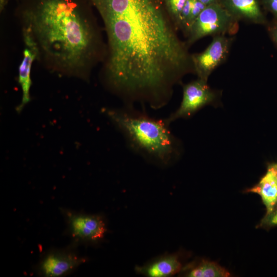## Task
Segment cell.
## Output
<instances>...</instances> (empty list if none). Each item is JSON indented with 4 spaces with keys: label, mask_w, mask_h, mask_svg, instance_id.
Listing matches in <instances>:
<instances>
[{
    "label": "cell",
    "mask_w": 277,
    "mask_h": 277,
    "mask_svg": "<svg viewBox=\"0 0 277 277\" xmlns=\"http://www.w3.org/2000/svg\"><path fill=\"white\" fill-rule=\"evenodd\" d=\"M102 21L107 53L100 76L126 104L159 109L194 73L191 54L164 0H87Z\"/></svg>",
    "instance_id": "6da1fadb"
},
{
    "label": "cell",
    "mask_w": 277,
    "mask_h": 277,
    "mask_svg": "<svg viewBox=\"0 0 277 277\" xmlns=\"http://www.w3.org/2000/svg\"><path fill=\"white\" fill-rule=\"evenodd\" d=\"M15 14L25 46L61 75L89 80L106 56L107 44L87 0H18Z\"/></svg>",
    "instance_id": "7a4b0ae2"
},
{
    "label": "cell",
    "mask_w": 277,
    "mask_h": 277,
    "mask_svg": "<svg viewBox=\"0 0 277 277\" xmlns=\"http://www.w3.org/2000/svg\"><path fill=\"white\" fill-rule=\"evenodd\" d=\"M102 111L121 133L130 149L146 160L167 166L180 157L181 144L165 118L152 117L129 104L104 108Z\"/></svg>",
    "instance_id": "3957f363"
},
{
    "label": "cell",
    "mask_w": 277,
    "mask_h": 277,
    "mask_svg": "<svg viewBox=\"0 0 277 277\" xmlns=\"http://www.w3.org/2000/svg\"><path fill=\"white\" fill-rule=\"evenodd\" d=\"M238 20L219 2L207 6L192 25L185 41L188 46L203 37L233 31Z\"/></svg>",
    "instance_id": "277c9868"
},
{
    "label": "cell",
    "mask_w": 277,
    "mask_h": 277,
    "mask_svg": "<svg viewBox=\"0 0 277 277\" xmlns=\"http://www.w3.org/2000/svg\"><path fill=\"white\" fill-rule=\"evenodd\" d=\"M183 97L179 108L165 120L170 124L179 118H189L208 105H221V93L212 89L207 82L197 78L182 84Z\"/></svg>",
    "instance_id": "5b68a950"
},
{
    "label": "cell",
    "mask_w": 277,
    "mask_h": 277,
    "mask_svg": "<svg viewBox=\"0 0 277 277\" xmlns=\"http://www.w3.org/2000/svg\"><path fill=\"white\" fill-rule=\"evenodd\" d=\"M232 42V38L225 35H215L203 52L191 54L194 74L197 78L208 81L212 72L226 61Z\"/></svg>",
    "instance_id": "8992f818"
},
{
    "label": "cell",
    "mask_w": 277,
    "mask_h": 277,
    "mask_svg": "<svg viewBox=\"0 0 277 277\" xmlns=\"http://www.w3.org/2000/svg\"><path fill=\"white\" fill-rule=\"evenodd\" d=\"M243 192L258 194L265 207V213L271 212L277 205V161L267 162L265 172L258 183Z\"/></svg>",
    "instance_id": "52a82bcc"
},
{
    "label": "cell",
    "mask_w": 277,
    "mask_h": 277,
    "mask_svg": "<svg viewBox=\"0 0 277 277\" xmlns=\"http://www.w3.org/2000/svg\"><path fill=\"white\" fill-rule=\"evenodd\" d=\"M69 225L72 235L84 240H100L106 231L104 221L97 215H71Z\"/></svg>",
    "instance_id": "ba28073f"
},
{
    "label": "cell",
    "mask_w": 277,
    "mask_h": 277,
    "mask_svg": "<svg viewBox=\"0 0 277 277\" xmlns=\"http://www.w3.org/2000/svg\"><path fill=\"white\" fill-rule=\"evenodd\" d=\"M82 262L75 254L55 252L47 255L41 264L40 269L46 276L57 277L72 271Z\"/></svg>",
    "instance_id": "9c48e42d"
},
{
    "label": "cell",
    "mask_w": 277,
    "mask_h": 277,
    "mask_svg": "<svg viewBox=\"0 0 277 277\" xmlns=\"http://www.w3.org/2000/svg\"><path fill=\"white\" fill-rule=\"evenodd\" d=\"M221 4L238 21L243 19L261 25L267 24L258 0H223Z\"/></svg>",
    "instance_id": "30bf717a"
},
{
    "label": "cell",
    "mask_w": 277,
    "mask_h": 277,
    "mask_svg": "<svg viewBox=\"0 0 277 277\" xmlns=\"http://www.w3.org/2000/svg\"><path fill=\"white\" fill-rule=\"evenodd\" d=\"M35 60H36V52L32 48L25 46L23 51V58L18 68V83L22 89V97L20 104L16 109L18 112H20L30 101L31 71Z\"/></svg>",
    "instance_id": "8fae6325"
},
{
    "label": "cell",
    "mask_w": 277,
    "mask_h": 277,
    "mask_svg": "<svg viewBox=\"0 0 277 277\" xmlns=\"http://www.w3.org/2000/svg\"><path fill=\"white\" fill-rule=\"evenodd\" d=\"M182 269L179 257L176 254L162 256L137 270L150 277H165L174 275Z\"/></svg>",
    "instance_id": "7c38bea8"
},
{
    "label": "cell",
    "mask_w": 277,
    "mask_h": 277,
    "mask_svg": "<svg viewBox=\"0 0 277 277\" xmlns=\"http://www.w3.org/2000/svg\"><path fill=\"white\" fill-rule=\"evenodd\" d=\"M184 275L189 277H228L230 273L216 262L201 259L183 268Z\"/></svg>",
    "instance_id": "4fadbf2b"
},
{
    "label": "cell",
    "mask_w": 277,
    "mask_h": 277,
    "mask_svg": "<svg viewBox=\"0 0 277 277\" xmlns=\"http://www.w3.org/2000/svg\"><path fill=\"white\" fill-rule=\"evenodd\" d=\"M187 0H164L167 11L179 31L180 14Z\"/></svg>",
    "instance_id": "5bb4252c"
},
{
    "label": "cell",
    "mask_w": 277,
    "mask_h": 277,
    "mask_svg": "<svg viewBox=\"0 0 277 277\" xmlns=\"http://www.w3.org/2000/svg\"><path fill=\"white\" fill-rule=\"evenodd\" d=\"M277 227V205L268 213H265L264 216L256 225V228L269 230Z\"/></svg>",
    "instance_id": "9a60e30c"
},
{
    "label": "cell",
    "mask_w": 277,
    "mask_h": 277,
    "mask_svg": "<svg viewBox=\"0 0 277 277\" xmlns=\"http://www.w3.org/2000/svg\"><path fill=\"white\" fill-rule=\"evenodd\" d=\"M265 8L277 19V0H261Z\"/></svg>",
    "instance_id": "2e32d148"
},
{
    "label": "cell",
    "mask_w": 277,
    "mask_h": 277,
    "mask_svg": "<svg viewBox=\"0 0 277 277\" xmlns=\"http://www.w3.org/2000/svg\"><path fill=\"white\" fill-rule=\"evenodd\" d=\"M268 32L272 41L277 47V19H274V21L268 26Z\"/></svg>",
    "instance_id": "e0dca14e"
},
{
    "label": "cell",
    "mask_w": 277,
    "mask_h": 277,
    "mask_svg": "<svg viewBox=\"0 0 277 277\" xmlns=\"http://www.w3.org/2000/svg\"><path fill=\"white\" fill-rule=\"evenodd\" d=\"M12 1L14 0H0V11L3 12L6 8L8 4ZM17 1L18 0H15Z\"/></svg>",
    "instance_id": "ac0fdd59"
},
{
    "label": "cell",
    "mask_w": 277,
    "mask_h": 277,
    "mask_svg": "<svg viewBox=\"0 0 277 277\" xmlns=\"http://www.w3.org/2000/svg\"><path fill=\"white\" fill-rule=\"evenodd\" d=\"M200 2H201L202 3H203L206 6H208L209 5L219 2L217 0H199Z\"/></svg>",
    "instance_id": "d6986e66"
}]
</instances>
